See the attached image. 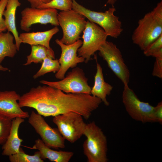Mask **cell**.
I'll use <instances>...</instances> for the list:
<instances>
[{"label": "cell", "instance_id": "1", "mask_svg": "<svg viewBox=\"0 0 162 162\" xmlns=\"http://www.w3.org/2000/svg\"><path fill=\"white\" fill-rule=\"evenodd\" d=\"M162 35V1L138 21L132 36L133 43L143 51Z\"/></svg>", "mask_w": 162, "mask_h": 162}, {"label": "cell", "instance_id": "2", "mask_svg": "<svg viewBox=\"0 0 162 162\" xmlns=\"http://www.w3.org/2000/svg\"><path fill=\"white\" fill-rule=\"evenodd\" d=\"M83 135L86 138L83 149L87 162H107V138L101 128L94 121L86 124Z\"/></svg>", "mask_w": 162, "mask_h": 162}, {"label": "cell", "instance_id": "3", "mask_svg": "<svg viewBox=\"0 0 162 162\" xmlns=\"http://www.w3.org/2000/svg\"><path fill=\"white\" fill-rule=\"evenodd\" d=\"M72 0V9L101 27L107 36L117 38L123 31L121 21L114 14L116 9L112 6L104 12H97L88 9Z\"/></svg>", "mask_w": 162, "mask_h": 162}, {"label": "cell", "instance_id": "4", "mask_svg": "<svg viewBox=\"0 0 162 162\" xmlns=\"http://www.w3.org/2000/svg\"><path fill=\"white\" fill-rule=\"evenodd\" d=\"M86 17L73 9L62 11L57 15V19L62 30L63 35L60 40L66 45L71 44L80 38L87 23Z\"/></svg>", "mask_w": 162, "mask_h": 162}, {"label": "cell", "instance_id": "5", "mask_svg": "<svg viewBox=\"0 0 162 162\" xmlns=\"http://www.w3.org/2000/svg\"><path fill=\"white\" fill-rule=\"evenodd\" d=\"M122 100L127 112L132 119L143 123L154 122V106L141 101L128 85L124 86Z\"/></svg>", "mask_w": 162, "mask_h": 162}, {"label": "cell", "instance_id": "6", "mask_svg": "<svg viewBox=\"0 0 162 162\" xmlns=\"http://www.w3.org/2000/svg\"><path fill=\"white\" fill-rule=\"evenodd\" d=\"M99 56L105 60L108 67L124 85L130 81V71L125 64L121 52L113 42L106 40L100 48Z\"/></svg>", "mask_w": 162, "mask_h": 162}, {"label": "cell", "instance_id": "7", "mask_svg": "<svg viewBox=\"0 0 162 162\" xmlns=\"http://www.w3.org/2000/svg\"><path fill=\"white\" fill-rule=\"evenodd\" d=\"M83 32L82 38L83 41L81 46L77 50V55L83 57L85 60V62L86 63L106 40L108 36L101 27L89 20L87 21Z\"/></svg>", "mask_w": 162, "mask_h": 162}, {"label": "cell", "instance_id": "8", "mask_svg": "<svg viewBox=\"0 0 162 162\" xmlns=\"http://www.w3.org/2000/svg\"><path fill=\"white\" fill-rule=\"evenodd\" d=\"M53 123L64 139L74 143L83 135L86 124L80 114L70 112L53 117Z\"/></svg>", "mask_w": 162, "mask_h": 162}, {"label": "cell", "instance_id": "9", "mask_svg": "<svg viewBox=\"0 0 162 162\" xmlns=\"http://www.w3.org/2000/svg\"><path fill=\"white\" fill-rule=\"evenodd\" d=\"M88 80L82 69L75 67L68 73L66 77L60 81L41 80L39 82L60 89L66 93L91 94V88L88 85Z\"/></svg>", "mask_w": 162, "mask_h": 162}, {"label": "cell", "instance_id": "10", "mask_svg": "<svg viewBox=\"0 0 162 162\" xmlns=\"http://www.w3.org/2000/svg\"><path fill=\"white\" fill-rule=\"evenodd\" d=\"M42 116L32 111L28 118V122L46 146L56 149L65 148V139L58 129L51 127Z\"/></svg>", "mask_w": 162, "mask_h": 162}, {"label": "cell", "instance_id": "11", "mask_svg": "<svg viewBox=\"0 0 162 162\" xmlns=\"http://www.w3.org/2000/svg\"><path fill=\"white\" fill-rule=\"evenodd\" d=\"M20 28L22 30L28 32L31 26L35 24L59 26L57 19L58 11L56 9L51 8H39L27 7L21 13Z\"/></svg>", "mask_w": 162, "mask_h": 162}, {"label": "cell", "instance_id": "12", "mask_svg": "<svg viewBox=\"0 0 162 162\" xmlns=\"http://www.w3.org/2000/svg\"><path fill=\"white\" fill-rule=\"evenodd\" d=\"M56 43L60 47L61 53L58 60L60 68L55 76L58 79L62 80L68 69L76 67L78 64L85 62V59L82 57L78 56L77 52L78 49L81 46L82 41L79 39L74 43L69 45H66L57 39Z\"/></svg>", "mask_w": 162, "mask_h": 162}, {"label": "cell", "instance_id": "13", "mask_svg": "<svg viewBox=\"0 0 162 162\" xmlns=\"http://www.w3.org/2000/svg\"><path fill=\"white\" fill-rule=\"evenodd\" d=\"M20 97L14 91H0V114L12 119L28 118V113L23 110L17 102Z\"/></svg>", "mask_w": 162, "mask_h": 162}, {"label": "cell", "instance_id": "14", "mask_svg": "<svg viewBox=\"0 0 162 162\" xmlns=\"http://www.w3.org/2000/svg\"><path fill=\"white\" fill-rule=\"evenodd\" d=\"M24 122V118L20 117L12 119L9 134L5 142L2 145L3 155L9 157L19 152L23 140L19 137L18 130L20 125Z\"/></svg>", "mask_w": 162, "mask_h": 162}, {"label": "cell", "instance_id": "15", "mask_svg": "<svg viewBox=\"0 0 162 162\" xmlns=\"http://www.w3.org/2000/svg\"><path fill=\"white\" fill-rule=\"evenodd\" d=\"M59 29L57 26L49 30L36 32H25L21 33L19 37L22 43L31 46L41 45L49 49L50 40L53 36L57 33Z\"/></svg>", "mask_w": 162, "mask_h": 162}, {"label": "cell", "instance_id": "16", "mask_svg": "<svg viewBox=\"0 0 162 162\" xmlns=\"http://www.w3.org/2000/svg\"><path fill=\"white\" fill-rule=\"evenodd\" d=\"M97 71L94 76V85L91 92V94L100 99L105 105L108 106L110 103L106 97L111 94L113 86L104 80L103 69L96 60Z\"/></svg>", "mask_w": 162, "mask_h": 162}, {"label": "cell", "instance_id": "17", "mask_svg": "<svg viewBox=\"0 0 162 162\" xmlns=\"http://www.w3.org/2000/svg\"><path fill=\"white\" fill-rule=\"evenodd\" d=\"M21 5L19 0H8L3 14L7 30L14 36L18 51L22 43L16 28L15 15L17 8Z\"/></svg>", "mask_w": 162, "mask_h": 162}, {"label": "cell", "instance_id": "18", "mask_svg": "<svg viewBox=\"0 0 162 162\" xmlns=\"http://www.w3.org/2000/svg\"><path fill=\"white\" fill-rule=\"evenodd\" d=\"M33 148L38 150L43 159H48L55 162H68L73 156L71 152L53 150L46 146L43 141L38 139L35 140Z\"/></svg>", "mask_w": 162, "mask_h": 162}, {"label": "cell", "instance_id": "19", "mask_svg": "<svg viewBox=\"0 0 162 162\" xmlns=\"http://www.w3.org/2000/svg\"><path fill=\"white\" fill-rule=\"evenodd\" d=\"M13 35L9 32L0 33V64L6 57L13 58L18 51Z\"/></svg>", "mask_w": 162, "mask_h": 162}, {"label": "cell", "instance_id": "20", "mask_svg": "<svg viewBox=\"0 0 162 162\" xmlns=\"http://www.w3.org/2000/svg\"><path fill=\"white\" fill-rule=\"evenodd\" d=\"M31 46V53L27 56L26 62L24 65H27L32 62L36 64L42 63L44 59L48 57L55 59V53L52 48L49 49L41 45Z\"/></svg>", "mask_w": 162, "mask_h": 162}, {"label": "cell", "instance_id": "21", "mask_svg": "<svg viewBox=\"0 0 162 162\" xmlns=\"http://www.w3.org/2000/svg\"><path fill=\"white\" fill-rule=\"evenodd\" d=\"M40 68L33 76L34 79L48 73L57 72L60 68L58 60L55 59L50 57L44 58Z\"/></svg>", "mask_w": 162, "mask_h": 162}, {"label": "cell", "instance_id": "22", "mask_svg": "<svg viewBox=\"0 0 162 162\" xmlns=\"http://www.w3.org/2000/svg\"><path fill=\"white\" fill-rule=\"evenodd\" d=\"M9 158L11 162H44L39 151L35 152L33 155H29L25 153L21 148L19 152L9 156Z\"/></svg>", "mask_w": 162, "mask_h": 162}, {"label": "cell", "instance_id": "23", "mask_svg": "<svg viewBox=\"0 0 162 162\" xmlns=\"http://www.w3.org/2000/svg\"><path fill=\"white\" fill-rule=\"evenodd\" d=\"M39 8H51L66 11L72 9V0H52L46 3L43 4Z\"/></svg>", "mask_w": 162, "mask_h": 162}, {"label": "cell", "instance_id": "24", "mask_svg": "<svg viewBox=\"0 0 162 162\" xmlns=\"http://www.w3.org/2000/svg\"><path fill=\"white\" fill-rule=\"evenodd\" d=\"M12 119L0 114V145L5 142L9 134Z\"/></svg>", "mask_w": 162, "mask_h": 162}, {"label": "cell", "instance_id": "25", "mask_svg": "<svg viewBox=\"0 0 162 162\" xmlns=\"http://www.w3.org/2000/svg\"><path fill=\"white\" fill-rule=\"evenodd\" d=\"M146 56L162 57V35L143 51Z\"/></svg>", "mask_w": 162, "mask_h": 162}, {"label": "cell", "instance_id": "26", "mask_svg": "<svg viewBox=\"0 0 162 162\" xmlns=\"http://www.w3.org/2000/svg\"><path fill=\"white\" fill-rule=\"evenodd\" d=\"M152 75L160 79L162 78V57L155 58Z\"/></svg>", "mask_w": 162, "mask_h": 162}, {"label": "cell", "instance_id": "27", "mask_svg": "<svg viewBox=\"0 0 162 162\" xmlns=\"http://www.w3.org/2000/svg\"><path fill=\"white\" fill-rule=\"evenodd\" d=\"M8 0H0V33L5 31L7 28L3 14Z\"/></svg>", "mask_w": 162, "mask_h": 162}, {"label": "cell", "instance_id": "28", "mask_svg": "<svg viewBox=\"0 0 162 162\" xmlns=\"http://www.w3.org/2000/svg\"><path fill=\"white\" fill-rule=\"evenodd\" d=\"M154 122L162 123V102H159L157 106H154Z\"/></svg>", "mask_w": 162, "mask_h": 162}, {"label": "cell", "instance_id": "29", "mask_svg": "<svg viewBox=\"0 0 162 162\" xmlns=\"http://www.w3.org/2000/svg\"><path fill=\"white\" fill-rule=\"evenodd\" d=\"M30 4L31 7L38 8L43 4L46 3L52 0H27Z\"/></svg>", "mask_w": 162, "mask_h": 162}, {"label": "cell", "instance_id": "30", "mask_svg": "<svg viewBox=\"0 0 162 162\" xmlns=\"http://www.w3.org/2000/svg\"><path fill=\"white\" fill-rule=\"evenodd\" d=\"M117 1V0H107L106 4H110L113 6Z\"/></svg>", "mask_w": 162, "mask_h": 162}, {"label": "cell", "instance_id": "31", "mask_svg": "<svg viewBox=\"0 0 162 162\" xmlns=\"http://www.w3.org/2000/svg\"><path fill=\"white\" fill-rule=\"evenodd\" d=\"M9 70L8 68L2 66L0 64V70L3 71H5Z\"/></svg>", "mask_w": 162, "mask_h": 162}]
</instances>
